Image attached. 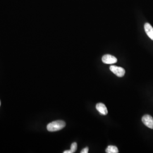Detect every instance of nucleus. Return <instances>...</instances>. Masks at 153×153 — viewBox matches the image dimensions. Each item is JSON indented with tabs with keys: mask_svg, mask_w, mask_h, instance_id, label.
I'll return each mask as SVG.
<instances>
[{
	"mask_svg": "<svg viewBox=\"0 0 153 153\" xmlns=\"http://www.w3.org/2000/svg\"><path fill=\"white\" fill-rule=\"evenodd\" d=\"M96 108L99 112L103 115H106L108 114V110L105 104L99 103L96 105Z\"/></svg>",
	"mask_w": 153,
	"mask_h": 153,
	"instance_id": "obj_5",
	"label": "nucleus"
},
{
	"mask_svg": "<svg viewBox=\"0 0 153 153\" xmlns=\"http://www.w3.org/2000/svg\"><path fill=\"white\" fill-rule=\"evenodd\" d=\"M102 61L105 64H114L117 60L115 56L111 55H105L102 57Z\"/></svg>",
	"mask_w": 153,
	"mask_h": 153,
	"instance_id": "obj_4",
	"label": "nucleus"
},
{
	"mask_svg": "<svg viewBox=\"0 0 153 153\" xmlns=\"http://www.w3.org/2000/svg\"><path fill=\"white\" fill-rule=\"evenodd\" d=\"M142 123L149 128L153 129V118L149 115H145L142 118Z\"/></svg>",
	"mask_w": 153,
	"mask_h": 153,
	"instance_id": "obj_3",
	"label": "nucleus"
},
{
	"mask_svg": "<svg viewBox=\"0 0 153 153\" xmlns=\"http://www.w3.org/2000/svg\"><path fill=\"white\" fill-rule=\"evenodd\" d=\"M88 148L86 147V148H84V149H82L81 152V153H88Z\"/></svg>",
	"mask_w": 153,
	"mask_h": 153,
	"instance_id": "obj_9",
	"label": "nucleus"
},
{
	"mask_svg": "<svg viewBox=\"0 0 153 153\" xmlns=\"http://www.w3.org/2000/svg\"><path fill=\"white\" fill-rule=\"evenodd\" d=\"M105 152L107 153H118L119 150L116 146L110 145L106 149Z\"/></svg>",
	"mask_w": 153,
	"mask_h": 153,
	"instance_id": "obj_7",
	"label": "nucleus"
},
{
	"mask_svg": "<svg viewBox=\"0 0 153 153\" xmlns=\"http://www.w3.org/2000/svg\"><path fill=\"white\" fill-rule=\"evenodd\" d=\"M64 153H72L71 150H65L64 152Z\"/></svg>",
	"mask_w": 153,
	"mask_h": 153,
	"instance_id": "obj_10",
	"label": "nucleus"
},
{
	"mask_svg": "<svg viewBox=\"0 0 153 153\" xmlns=\"http://www.w3.org/2000/svg\"><path fill=\"white\" fill-rule=\"evenodd\" d=\"M0 105H1V102H0Z\"/></svg>",
	"mask_w": 153,
	"mask_h": 153,
	"instance_id": "obj_11",
	"label": "nucleus"
},
{
	"mask_svg": "<svg viewBox=\"0 0 153 153\" xmlns=\"http://www.w3.org/2000/svg\"><path fill=\"white\" fill-rule=\"evenodd\" d=\"M65 123L64 121L57 120L50 123L47 126L49 131H56L61 130L65 126Z\"/></svg>",
	"mask_w": 153,
	"mask_h": 153,
	"instance_id": "obj_1",
	"label": "nucleus"
},
{
	"mask_svg": "<svg viewBox=\"0 0 153 153\" xmlns=\"http://www.w3.org/2000/svg\"><path fill=\"white\" fill-rule=\"evenodd\" d=\"M110 71L115 75L119 77H123L126 73V71L124 68L115 65H111L109 67Z\"/></svg>",
	"mask_w": 153,
	"mask_h": 153,
	"instance_id": "obj_2",
	"label": "nucleus"
},
{
	"mask_svg": "<svg viewBox=\"0 0 153 153\" xmlns=\"http://www.w3.org/2000/svg\"><path fill=\"white\" fill-rule=\"evenodd\" d=\"M144 29L148 36L153 40V28L151 25L149 23H146L144 25Z\"/></svg>",
	"mask_w": 153,
	"mask_h": 153,
	"instance_id": "obj_6",
	"label": "nucleus"
},
{
	"mask_svg": "<svg viewBox=\"0 0 153 153\" xmlns=\"http://www.w3.org/2000/svg\"><path fill=\"white\" fill-rule=\"evenodd\" d=\"M76 149H77V143L76 142L72 143V144L71 145V150L72 153H75Z\"/></svg>",
	"mask_w": 153,
	"mask_h": 153,
	"instance_id": "obj_8",
	"label": "nucleus"
}]
</instances>
